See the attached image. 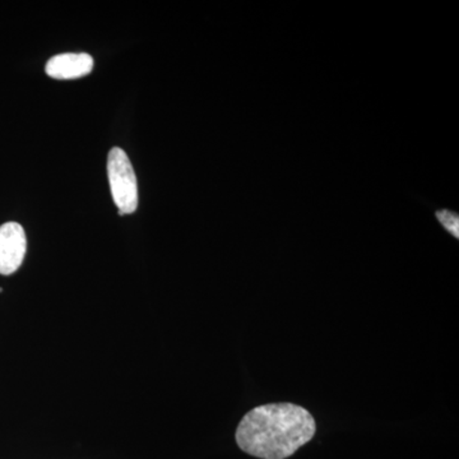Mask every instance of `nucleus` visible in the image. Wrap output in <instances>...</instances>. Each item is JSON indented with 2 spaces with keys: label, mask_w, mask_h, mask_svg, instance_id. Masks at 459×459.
<instances>
[{
  "label": "nucleus",
  "mask_w": 459,
  "mask_h": 459,
  "mask_svg": "<svg viewBox=\"0 0 459 459\" xmlns=\"http://www.w3.org/2000/svg\"><path fill=\"white\" fill-rule=\"evenodd\" d=\"M312 413L294 403L255 407L238 424L237 443L241 451L261 459H286L316 435Z\"/></svg>",
  "instance_id": "obj_1"
},
{
  "label": "nucleus",
  "mask_w": 459,
  "mask_h": 459,
  "mask_svg": "<svg viewBox=\"0 0 459 459\" xmlns=\"http://www.w3.org/2000/svg\"><path fill=\"white\" fill-rule=\"evenodd\" d=\"M108 177L111 195L120 216L134 213L138 208L137 178L131 160L122 148H111L108 152Z\"/></svg>",
  "instance_id": "obj_2"
},
{
  "label": "nucleus",
  "mask_w": 459,
  "mask_h": 459,
  "mask_svg": "<svg viewBox=\"0 0 459 459\" xmlns=\"http://www.w3.org/2000/svg\"><path fill=\"white\" fill-rule=\"evenodd\" d=\"M27 250L25 230L17 222L0 226V274L9 276L22 265Z\"/></svg>",
  "instance_id": "obj_3"
},
{
  "label": "nucleus",
  "mask_w": 459,
  "mask_h": 459,
  "mask_svg": "<svg viewBox=\"0 0 459 459\" xmlns=\"http://www.w3.org/2000/svg\"><path fill=\"white\" fill-rule=\"evenodd\" d=\"M93 57L86 53L57 54L48 62L47 74L54 80H75L90 74L93 69Z\"/></svg>",
  "instance_id": "obj_4"
},
{
  "label": "nucleus",
  "mask_w": 459,
  "mask_h": 459,
  "mask_svg": "<svg viewBox=\"0 0 459 459\" xmlns=\"http://www.w3.org/2000/svg\"><path fill=\"white\" fill-rule=\"evenodd\" d=\"M435 217L446 231H448L452 237L459 238V214L457 212L451 210H437L435 211Z\"/></svg>",
  "instance_id": "obj_5"
}]
</instances>
